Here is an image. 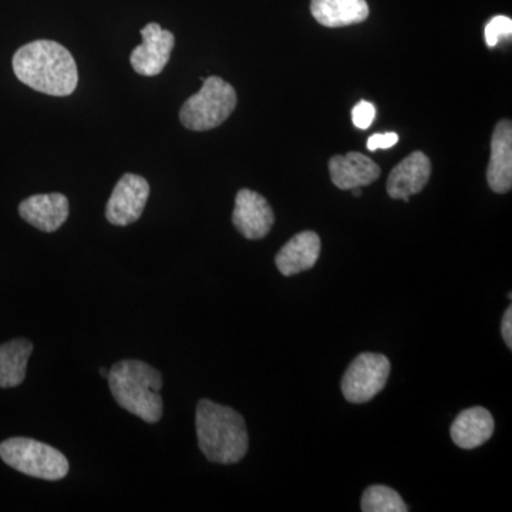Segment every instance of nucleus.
<instances>
[{
    "label": "nucleus",
    "instance_id": "obj_9",
    "mask_svg": "<svg viewBox=\"0 0 512 512\" xmlns=\"http://www.w3.org/2000/svg\"><path fill=\"white\" fill-rule=\"evenodd\" d=\"M232 224L242 237L255 241L265 238L271 232L275 224V214L265 197L244 188L235 198Z\"/></svg>",
    "mask_w": 512,
    "mask_h": 512
},
{
    "label": "nucleus",
    "instance_id": "obj_22",
    "mask_svg": "<svg viewBox=\"0 0 512 512\" xmlns=\"http://www.w3.org/2000/svg\"><path fill=\"white\" fill-rule=\"evenodd\" d=\"M501 333H503V338L505 345L508 348L512 349V308L508 306L507 311L504 313L503 325H501Z\"/></svg>",
    "mask_w": 512,
    "mask_h": 512
},
{
    "label": "nucleus",
    "instance_id": "obj_2",
    "mask_svg": "<svg viewBox=\"0 0 512 512\" xmlns=\"http://www.w3.org/2000/svg\"><path fill=\"white\" fill-rule=\"evenodd\" d=\"M195 429L198 446L211 463L235 464L247 456V424L237 410L211 400H200Z\"/></svg>",
    "mask_w": 512,
    "mask_h": 512
},
{
    "label": "nucleus",
    "instance_id": "obj_18",
    "mask_svg": "<svg viewBox=\"0 0 512 512\" xmlns=\"http://www.w3.org/2000/svg\"><path fill=\"white\" fill-rule=\"evenodd\" d=\"M363 512H407L402 495L386 485H372L362 497Z\"/></svg>",
    "mask_w": 512,
    "mask_h": 512
},
{
    "label": "nucleus",
    "instance_id": "obj_5",
    "mask_svg": "<svg viewBox=\"0 0 512 512\" xmlns=\"http://www.w3.org/2000/svg\"><path fill=\"white\" fill-rule=\"evenodd\" d=\"M0 458L26 476L59 481L69 473V461L56 448L28 437H13L0 444Z\"/></svg>",
    "mask_w": 512,
    "mask_h": 512
},
{
    "label": "nucleus",
    "instance_id": "obj_4",
    "mask_svg": "<svg viewBox=\"0 0 512 512\" xmlns=\"http://www.w3.org/2000/svg\"><path fill=\"white\" fill-rule=\"evenodd\" d=\"M200 92L192 94L180 110V121L191 131H210L220 127L237 107V92L221 77L202 80Z\"/></svg>",
    "mask_w": 512,
    "mask_h": 512
},
{
    "label": "nucleus",
    "instance_id": "obj_8",
    "mask_svg": "<svg viewBox=\"0 0 512 512\" xmlns=\"http://www.w3.org/2000/svg\"><path fill=\"white\" fill-rule=\"evenodd\" d=\"M143 45L137 46L130 56V63L134 72L140 76H158L168 60L175 46V37L170 30L161 28L158 23H148L141 30Z\"/></svg>",
    "mask_w": 512,
    "mask_h": 512
},
{
    "label": "nucleus",
    "instance_id": "obj_19",
    "mask_svg": "<svg viewBox=\"0 0 512 512\" xmlns=\"http://www.w3.org/2000/svg\"><path fill=\"white\" fill-rule=\"evenodd\" d=\"M512 33V20L507 16H495L485 26V42L488 47H495L503 37H510Z\"/></svg>",
    "mask_w": 512,
    "mask_h": 512
},
{
    "label": "nucleus",
    "instance_id": "obj_11",
    "mask_svg": "<svg viewBox=\"0 0 512 512\" xmlns=\"http://www.w3.org/2000/svg\"><path fill=\"white\" fill-rule=\"evenodd\" d=\"M431 163L421 151H414L402 163L393 168L387 180V192L393 200L409 202L410 197L419 194L429 183Z\"/></svg>",
    "mask_w": 512,
    "mask_h": 512
},
{
    "label": "nucleus",
    "instance_id": "obj_16",
    "mask_svg": "<svg viewBox=\"0 0 512 512\" xmlns=\"http://www.w3.org/2000/svg\"><path fill=\"white\" fill-rule=\"evenodd\" d=\"M313 18L326 28H345L369 18L366 0H312Z\"/></svg>",
    "mask_w": 512,
    "mask_h": 512
},
{
    "label": "nucleus",
    "instance_id": "obj_13",
    "mask_svg": "<svg viewBox=\"0 0 512 512\" xmlns=\"http://www.w3.org/2000/svg\"><path fill=\"white\" fill-rule=\"evenodd\" d=\"M329 173L339 190H353L379 180L380 167L365 154L352 151L346 156L330 158Z\"/></svg>",
    "mask_w": 512,
    "mask_h": 512
},
{
    "label": "nucleus",
    "instance_id": "obj_10",
    "mask_svg": "<svg viewBox=\"0 0 512 512\" xmlns=\"http://www.w3.org/2000/svg\"><path fill=\"white\" fill-rule=\"evenodd\" d=\"M70 205L66 195L36 194L20 202L19 215L28 224L43 232H55L69 218Z\"/></svg>",
    "mask_w": 512,
    "mask_h": 512
},
{
    "label": "nucleus",
    "instance_id": "obj_6",
    "mask_svg": "<svg viewBox=\"0 0 512 512\" xmlns=\"http://www.w3.org/2000/svg\"><path fill=\"white\" fill-rule=\"evenodd\" d=\"M390 360L377 353H362L350 363L342 379V393L348 402L363 404L377 396L389 380Z\"/></svg>",
    "mask_w": 512,
    "mask_h": 512
},
{
    "label": "nucleus",
    "instance_id": "obj_24",
    "mask_svg": "<svg viewBox=\"0 0 512 512\" xmlns=\"http://www.w3.org/2000/svg\"><path fill=\"white\" fill-rule=\"evenodd\" d=\"M352 192L355 197H362V190L360 188H353Z\"/></svg>",
    "mask_w": 512,
    "mask_h": 512
},
{
    "label": "nucleus",
    "instance_id": "obj_20",
    "mask_svg": "<svg viewBox=\"0 0 512 512\" xmlns=\"http://www.w3.org/2000/svg\"><path fill=\"white\" fill-rule=\"evenodd\" d=\"M376 117V109L372 103L369 101H360L357 103L355 107H353L352 111V120L353 124L360 130H366L372 126L373 121H375Z\"/></svg>",
    "mask_w": 512,
    "mask_h": 512
},
{
    "label": "nucleus",
    "instance_id": "obj_23",
    "mask_svg": "<svg viewBox=\"0 0 512 512\" xmlns=\"http://www.w3.org/2000/svg\"><path fill=\"white\" fill-rule=\"evenodd\" d=\"M100 376L101 377H109V369H106V367H100Z\"/></svg>",
    "mask_w": 512,
    "mask_h": 512
},
{
    "label": "nucleus",
    "instance_id": "obj_7",
    "mask_svg": "<svg viewBox=\"0 0 512 512\" xmlns=\"http://www.w3.org/2000/svg\"><path fill=\"white\" fill-rule=\"evenodd\" d=\"M150 197V184L140 175L127 173L111 192L106 205V218L117 227H127L140 220Z\"/></svg>",
    "mask_w": 512,
    "mask_h": 512
},
{
    "label": "nucleus",
    "instance_id": "obj_3",
    "mask_svg": "<svg viewBox=\"0 0 512 512\" xmlns=\"http://www.w3.org/2000/svg\"><path fill=\"white\" fill-rule=\"evenodd\" d=\"M107 382L114 400L128 413L150 424L163 417V376L153 366L141 360H121L109 370Z\"/></svg>",
    "mask_w": 512,
    "mask_h": 512
},
{
    "label": "nucleus",
    "instance_id": "obj_15",
    "mask_svg": "<svg viewBox=\"0 0 512 512\" xmlns=\"http://www.w3.org/2000/svg\"><path fill=\"white\" fill-rule=\"evenodd\" d=\"M495 429L491 413L484 407H471L456 417L451 426V439L463 450H474L493 437Z\"/></svg>",
    "mask_w": 512,
    "mask_h": 512
},
{
    "label": "nucleus",
    "instance_id": "obj_14",
    "mask_svg": "<svg viewBox=\"0 0 512 512\" xmlns=\"http://www.w3.org/2000/svg\"><path fill=\"white\" fill-rule=\"evenodd\" d=\"M320 248H322V242L316 232H299L291 241L286 242L284 248L276 255V268L284 276L309 271L318 262Z\"/></svg>",
    "mask_w": 512,
    "mask_h": 512
},
{
    "label": "nucleus",
    "instance_id": "obj_12",
    "mask_svg": "<svg viewBox=\"0 0 512 512\" xmlns=\"http://www.w3.org/2000/svg\"><path fill=\"white\" fill-rule=\"evenodd\" d=\"M487 181L497 194L512 188V124L503 120L495 127L491 140V158L487 168Z\"/></svg>",
    "mask_w": 512,
    "mask_h": 512
},
{
    "label": "nucleus",
    "instance_id": "obj_17",
    "mask_svg": "<svg viewBox=\"0 0 512 512\" xmlns=\"http://www.w3.org/2000/svg\"><path fill=\"white\" fill-rule=\"evenodd\" d=\"M33 343L28 339H13L0 346V387L19 386L26 377Z\"/></svg>",
    "mask_w": 512,
    "mask_h": 512
},
{
    "label": "nucleus",
    "instance_id": "obj_21",
    "mask_svg": "<svg viewBox=\"0 0 512 512\" xmlns=\"http://www.w3.org/2000/svg\"><path fill=\"white\" fill-rule=\"evenodd\" d=\"M397 141H399V136L396 133L373 134L367 140V148L370 151L387 150V148L396 146Z\"/></svg>",
    "mask_w": 512,
    "mask_h": 512
},
{
    "label": "nucleus",
    "instance_id": "obj_1",
    "mask_svg": "<svg viewBox=\"0 0 512 512\" xmlns=\"http://www.w3.org/2000/svg\"><path fill=\"white\" fill-rule=\"evenodd\" d=\"M12 66L20 82L49 96H70L79 84V70L72 53L53 40H35L20 47Z\"/></svg>",
    "mask_w": 512,
    "mask_h": 512
}]
</instances>
